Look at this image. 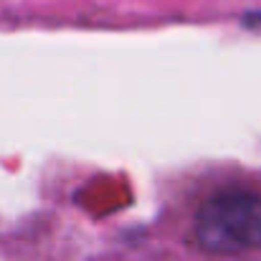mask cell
<instances>
[{
	"instance_id": "1",
	"label": "cell",
	"mask_w": 261,
	"mask_h": 261,
	"mask_svg": "<svg viewBox=\"0 0 261 261\" xmlns=\"http://www.w3.org/2000/svg\"><path fill=\"white\" fill-rule=\"evenodd\" d=\"M195 239L211 254H246L261 246V198L246 190L213 195L195 216Z\"/></svg>"
}]
</instances>
